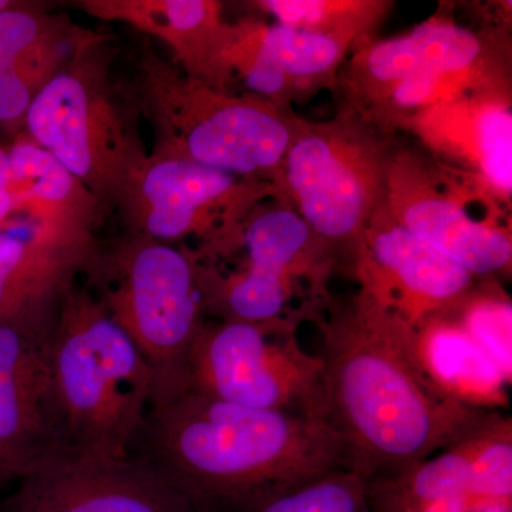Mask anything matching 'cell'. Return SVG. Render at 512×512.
Returning <instances> with one entry per match:
<instances>
[{
    "label": "cell",
    "mask_w": 512,
    "mask_h": 512,
    "mask_svg": "<svg viewBox=\"0 0 512 512\" xmlns=\"http://www.w3.org/2000/svg\"><path fill=\"white\" fill-rule=\"evenodd\" d=\"M16 476L15 471H13L12 466L8 463L3 454L0 453V478L12 477Z\"/></svg>",
    "instance_id": "obj_31"
},
{
    "label": "cell",
    "mask_w": 512,
    "mask_h": 512,
    "mask_svg": "<svg viewBox=\"0 0 512 512\" xmlns=\"http://www.w3.org/2000/svg\"><path fill=\"white\" fill-rule=\"evenodd\" d=\"M269 188L259 181L217 168L154 156L147 158L131 178L123 200L133 211L141 237L158 242L205 235L220 241Z\"/></svg>",
    "instance_id": "obj_12"
},
{
    "label": "cell",
    "mask_w": 512,
    "mask_h": 512,
    "mask_svg": "<svg viewBox=\"0 0 512 512\" xmlns=\"http://www.w3.org/2000/svg\"><path fill=\"white\" fill-rule=\"evenodd\" d=\"M150 409L153 464L198 512H247L315 478L350 470L342 440L318 417L194 392Z\"/></svg>",
    "instance_id": "obj_2"
},
{
    "label": "cell",
    "mask_w": 512,
    "mask_h": 512,
    "mask_svg": "<svg viewBox=\"0 0 512 512\" xmlns=\"http://www.w3.org/2000/svg\"><path fill=\"white\" fill-rule=\"evenodd\" d=\"M204 256L234 258L228 271L197 261L205 312L218 320L299 326L332 301L326 285L338 259L286 205L248 215Z\"/></svg>",
    "instance_id": "obj_4"
},
{
    "label": "cell",
    "mask_w": 512,
    "mask_h": 512,
    "mask_svg": "<svg viewBox=\"0 0 512 512\" xmlns=\"http://www.w3.org/2000/svg\"><path fill=\"white\" fill-rule=\"evenodd\" d=\"M266 12L278 23L315 30L336 37L342 42L352 40L366 23L372 22V3L323 2V0H268L262 3Z\"/></svg>",
    "instance_id": "obj_25"
},
{
    "label": "cell",
    "mask_w": 512,
    "mask_h": 512,
    "mask_svg": "<svg viewBox=\"0 0 512 512\" xmlns=\"http://www.w3.org/2000/svg\"><path fill=\"white\" fill-rule=\"evenodd\" d=\"M247 512H369L365 480L350 470L333 471Z\"/></svg>",
    "instance_id": "obj_23"
},
{
    "label": "cell",
    "mask_w": 512,
    "mask_h": 512,
    "mask_svg": "<svg viewBox=\"0 0 512 512\" xmlns=\"http://www.w3.org/2000/svg\"><path fill=\"white\" fill-rule=\"evenodd\" d=\"M291 322H205L188 366L187 392L222 402L326 420L319 355Z\"/></svg>",
    "instance_id": "obj_9"
},
{
    "label": "cell",
    "mask_w": 512,
    "mask_h": 512,
    "mask_svg": "<svg viewBox=\"0 0 512 512\" xmlns=\"http://www.w3.org/2000/svg\"><path fill=\"white\" fill-rule=\"evenodd\" d=\"M251 43L291 86L298 87L332 73L346 49V43L336 37L284 23L258 30Z\"/></svg>",
    "instance_id": "obj_19"
},
{
    "label": "cell",
    "mask_w": 512,
    "mask_h": 512,
    "mask_svg": "<svg viewBox=\"0 0 512 512\" xmlns=\"http://www.w3.org/2000/svg\"><path fill=\"white\" fill-rule=\"evenodd\" d=\"M89 269L101 305L153 372L151 406L187 392L192 348L207 322L197 258L140 237L107 258L96 255Z\"/></svg>",
    "instance_id": "obj_5"
},
{
    "label": "cell",
    "mask_w": 512,
    "mask_h": 512,
    "mask_svg": "<svg viewBox=\"0 0 512 512\" xmlns=\"http://www.w3.org/2000/svg\"><path fill=\"white\" fill-rule=\"evenodd\" d=\"M60 446L53 394L0 372V453L22 477Z\"/></svg>",
    "instance_id": "obj_18"
},
{
    "label": "cell",
    "mask_w": 512,
    "mask_h": 512,
    "mask_svg": "<svg viewBox=\"0 0 512 512\" xmlns=\"http://www.w3.org/2000/svg\"><path fill=\"white\" fill-rule=\"evenodd\" d=\"M13 184L22 185L25 200L36 202L53 220L60 222L62 211L72 208L83 200V185L73 177L59 161L35 141H20L9 151Z\"/></svg>",
    "instance_id": "obj_20"
},
{
    "label": "cell",
    "mask_w": 512,
    "mask_h": 512,
    "mask_svg": "<svg viewBox=\"0 0 512 512\" xmlns=\"http://www.w3.org/2000/svg\"><path fill=\"white\" fill-rule=\"evenodd\" d=\"M146 100L153 113L160 151L225 173L259 181L281 175L299 124L268 100L238 99L181 79L161 63H148Z\"/></svg>",
    "instance_id": "obj_7"
},
{
    "label": "cell",
    "mask_w": 512,
    "mask_h": 512,
    "mask_svg": "<svg viewBox=\"0 0 512 512\" xmlns=\"http://www.w3.org/2000/svg\"><path fill=\"white\" fill-rule=\"evenodd\" d=\"M8 5V2H3V0H0V12H2V10L8 9Z\"/></svg>",
    "instance_id": "obj_32"
},
{
    "label": "cell",
    "mask_w": 512,
    "mask_h": 512,
    "mask_svg": "<svg viewBox=\"0 0 512 512\" xmlns=\"http://www.w3.org/2000/svg\"><path fill=\"white\" fill-rule=\"evenodd\" d=\"M62 28L23 10L0 12V121L25 117L37 92L66 62Z\"/></svg>",
    "instance_id": "obj_15"
},
{
    "label": "cell",
    "mask_w": 512,
    "mask_h": 512,
    "mask_svg": "<svg viewBox=\"0 0 512 512\" xmlns=\"http://www.w3.org/2000/svg\"><path fill=\"white\" fill-rule=\"evenodd\" d=\"M484 43L463 26L431 19L412 32L375 43L360 55L362 79L377 89L409 79H436L468 86L483 63Z\"/></svg>",
    "instance_id": "obj_14"
},
{
    "label": "cell",
    "mask_w": 512,
    "mask_h": 512,
    "mask_svg": "<svg viewBox=\"0 0 512 512\" xmlns=\"http://www.w3.org/2000/svg\"><path fill=\"white\" fill-rule=\"evenodd\" d=\"M394 157L369 124L353 117L299 124L286 153L279 177L293 210L338 262L343 249L350 271L363 231L386 201Z\"/></svg>",
    "instance_id": "obj_6"
},
{
    "label": "cell",
    "mask_w": 512,
    "mask_h": 512,
    "mask_svg": "<svg viewBox=\"0 0 512 512\" xmlns=\"http://www.w3.org/2000/svg\"><path fill=\"white\" fill-rule=\"evenodd\" d=\"M6 512H198L153 463L57 446L22 476Z\"/></svg>",
    "instance_id": "obj_11"
},
{
    "label": "cell",
    "mask_w": 512,
    "mask_h": 512,
    "mask_svg": "<svg viewBox=\"0 0 512 512\" xmlns=\"http://www.w3.org/2000/svg\"><path fill=\"white\" fill-rule=\"evenodd\" d=\"M483 423L463 440L416 466L392 476L365 481L369 512H394L457 495H476L473 491V460Z\"/></svg>",
    "instance_id": "obj_17"
},
{
    "label": "cell",
    "mask_w": 512,
    "mask_h": 512,
    "mask_svg": "<svg viewBox=\"0 0 512 512\" xmlns=\"http://www.w3.org/2000/svg\"><path fill=\"white\" fill-rule=\"evenodd\" d=\"M414 332L431 375L447 392L476 409L505 407L511 379L453 320L441 316Z\"/></svg>",
    "instance_id": "obj_16"
},
{
    "label": "cell",
    "mask_w": 512,
    "mask_h": 512,
    "mask_svg": "<svg viewBox=\"0 0 512 512\" xmlns=\"http://www.w3.org/2000/svg\"><path fill=\"white\" fill-rule=\"evenodd\" d=\"M473 491L487 503L512 500V419L494 410L480 430L473 460Z\"/></svg>",
    "instance_id": "obj_24"
},
{
    "label": "cell",
    "mask_w": 512,
    "mask_h": 512,
    "mask_svg": "<svg viewBox=\"0 0 512 512\" xmlns=\"http://www.w3.org/2000/svg\"><path fill=\"white\" fill-rule=\"evenodd\" d=\"M490 503L480 500L473 494L457 495V497L444 498L434 503L414 505L404 510L394 512H474L478 508Z\"/></svg>",
    "instance_id": "obj_27"
},
{
    "label": "cell",
    "mask_w": 512,
    "mask_h": 512,
    "mask_svg": "<svg viewBox=\"0 0 512 512\" xmlns=\"http://www.w3.org/2000/svg\"><path fill=\"white\" fill-rule=\"evenodd\" d=\"M13 184L12 167H10L9 153L0 150V188H9Z\"/></svg>",
    "instance_id": "obj_29"
},
{
    "label": "cell",
    "mask_w": 512,
    "mask_h": 512,
    "mask_svg": "<svg viewBox=\"0 0 512 512\" xmlns=\"http://www.w3.org/2000/svg\"><path fill=\"white\" fill-rule=\"evenodd\" d=\"M473 131L466 134L467 153L480 170L485 185L501 197L512 190V117L505 101L481 99L473 104Z\"/></svg>",
    "instance_id": "obj_21"
},
{
    "label": "cell",
    "mask_w": 512,
    "mask_h": 512,
    "mask_svg": "<svg viewBox=\"0 0 512 512\" xmlns=\"http://www.w3.org/2000/svg\"><path fill=\"white\" fill-rule=\"evenodd\" d=\"M474 512H512V500L495 501Z\"/></svg>",
    "instance_id": "obj_30"
},
{
    "label": "cell",
    "mask_w": 512,
    "mask_h": 512,
    "mask_svg": "<svg viewBox=\"0 0 512 512\" xmlns=\"http://www.w3.org/2000/svg\"><path fill=\"white\" fill-rule=\"evenodd\" d=\"M322 333L326 421L363 480L392 476L463 440L494 410L447 392L424 362L416 332L362 293L330 301Z\"/></svg>",
    "instance_id": "obj_1"
},
{
    "label": "cell",
    "mask_w": 512,
    "mask_h": 512,
    "mask_svg": "<svg viewBox=\"0 0 512 512\" xmlns=\"http://www.w3.org/2000/svg\"><path fill=\"white\" fill-rule=\"evenodd\" d=\"M16 204H18V195L10 188H0V221L5 220L10 212L15 210Z\"/></svg>",
    "instance_id": "obj_28"
},
{
    "label": "cell",
    "mask_w": 512,
    "mask_h": 512,
    "mask_svg": "<svg viewBox=\"0 0 512 512\" xmlns=\"http://www.w3.org/2000/svg\"><path fill=\"white\" fill-rule=\"evenodd\" d=\"M106 69L86 47L37 92L29 134L92 194L123 200L147 157Z\"/></svg>",
    "instance_id": "obj_8"
},
{
    "label": "cell",
    "mask_w": 512,
    "mask_h": 512,
    "mask_svg": "<svg viewBox=\"0 0 512 512\" xmlns=\"http://www.w3.org/2000/svg\"><path fill=\"white\" fill-rule=\"evenodd\" d=\"M352 272L363 296L413 330L453 311L480 281L407 231L383 205L363 231Z\"/></svg>",
    "instance_id": "obj_10"
},
{
    "label": "cell",
    "mask_w": 512,
    "mask_h": 512,
    "mask_svg": "<svg viewBox=\"0 0 512 512\" xmlns=\"http://www.w3.org/2000/svg\"><path fill=\"white\" fill-rule=\"evenodd\" d=\"M444 316L460 326L511 379V302L498 292L497 285L484 289L477 284Z\"/></svg>",
    "instance_id": "obj_22"
},
{
    "label": "cell",
    "mask_w": 512,
    "mask_h": 512,
    "mask_svg": "<svg viewBox=\"0 0 512 512\" xmlns=\"http://www.w3.org/2000/svg\"><path fill=\"white\" fill-rule=\"evenodd\" d=\"M60 446L126 458L144 426L154 376L140 350L100 302L72 286L49 339Z\"/></svg>",
    "instance_id": "obj_3"
},
{
    "label": "cell",
    "mask_w": 512,
    "mask_h": 512,
    "mask_svg": "<svg viewBox=\"0 0 512 512\" xmlns=\"http://www.w3.org/2000/svg\"><path fill=\"white\" fill-rule=\"evenodd\" d=\"M117 3L120 18L153 30L171 42L190 40L215 29L217 6L201 0H168V2Z\"/></svg>",
    "instance_id": "obj_26"
},
{
    "label": "cell",
    "mask_w": 512,
    "mask_h": 512,
    "mask_svg": "<svg viewBox=\"0 0 512 512\" xmlns=\"http://www.w3.org/2000/svg\"><path fill=\"white\" fill-rule=\"evenodd\" d=\"M383 207L407 231L476 278L510 274L512 241L507 229L473 218L466 202L437 188L423 164L394 157Z\"/></svg>",
    "instance_id": "obj_13"
}]
</instances>
